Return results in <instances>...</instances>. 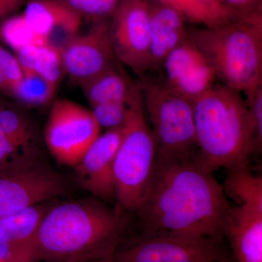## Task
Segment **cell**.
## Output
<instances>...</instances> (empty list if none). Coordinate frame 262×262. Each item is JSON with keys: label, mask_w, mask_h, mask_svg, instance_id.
Wrapping results in <instances>:
<instances>
[{"label": "cell", "mask_w": 262, "mask_h": 262, "mask_svg": "<svg viewBox=\"0 0 262 262\" xmlns=\"http://www.w3.org/2000/svg\"><path fill=\"white\" fill-rule=\"evenodd\" d=\"M213 173L199 152L184 158L157 155L149 187L136 211L142 232L224 238L232 206Z\"/></svg>", "instance_id": "cell-1"}, {"label": "cell", "mask_w": 262, "mask_h": 262, "mask_svg": "<svg viewBox=\"0 0 262 262\" xmlns=\"http://www.w3.org/2000/svg\"><path fill=\"white\" fill-rule=\"evenodd\" d=\"M124 223L117 209L93 198L50 207L38 228L39 261H111L123 241Z\"/></svg>", "instance_id": "cell-2"}, {"label": "cell", "mask_w": 262, "mask_h": 262, "mask_svg": "<svg viewBox=\"0 0 262 262\" xmlns=\"http://www.w3.org/2000/svg\"><path fill=\"white\" fill-rule=\"evenodd\" d=\"M200 158L212 171L248 167L256 152L254 128L241 92L215 83L193 102Z\"/></svg>", "instance_id": "cell-3"}, {"label": "cell", "mask_w": 262, "mask_h": 262, "mask_svg": "<svg viewBox=\"0 0 262 262\" xmlns=\"http://www.w3.org/2000/svg\"><path fill=\"white\" fill-rule=\"evenodd\" d=\"M222 84L241 93L262 84L261 10L212 27L188 30Z\"/></svg>", "instance_id": "cell-4"}, {"label": "cell", "mask_w": 262, "mask_h": 262, "mask_svg": "<svg viewBox=\"0 0 262 262\" xmlns=\"http://www.w3.org/2000/svg\"><path fill=\"white\" fill-rule=\"evenodd\" d=\"M156 155L155 138L146 120L141 93L131 104L115 157V201L120 208L136 212L140 206L152 177Z\"/></svg>", "instance_id": "cell-5"}, {"label": "cell", "mask_w": 262, "mask_h": 262, "mask_svg": "<svg viewBox=\"0 0 262 262\" xmlns=\"http://www.w3.org/2000/svg\"><path fill=\"white\" fill-rule=\"evenodd\" d=\"M137 84L152 125L157 155L184 158L199 152L193 103L169 89L161 78L141 75Z\"/></svg>", "instance_id": "cell-6"}, {"label": "cell", "mask_w": 262, "mask_h": 262, "mask_svg": "<svg viewBox=\"0 0 262 262\" xmlns=\"http://www.w3.org/2000/svg\"><path fill=\"white\" fill-rule=\"evenodd\" d=\"M233 258L225 238L169 232H142L113 261L121 262H215Z\"/></svg>", "instance_id": "cell-7"}, {"label": "cell", "mask_w": 262, "mask_h": 262, "mask_svg": "<svg viewBox=\"0 0 262 262\" xmlns=\"http://www.w3.org/2000/svg\"><path fill=\"white\" fill-rule=\"evenodd\" d=\"M101 127L91 110L70 100H57L44 130L45 141L53 158L74 168L100 135Z\"/></svg>", "instance_id": "cell-8"}, {"label": "cell", "mask_w": 262, "mask_h": 262, "mask_svg": "<svg viewBox=\"0 0 262 262\" xmlns=\"http://www.w3.org/2000/svg\"><path fill=\"white\" fill-rule=\"evenodd\" d=\"M61 174L40 162L0 169V220L68 193Z\"/></svg>", "instance_id": "cell-9"}, {"label": "cell", "mask_w": 262, "mask_h": 262, "mask_svg": "<svg viewBox=\"0 0 262 262\" xmlns=\"http://www.w3.org/2000/svg\"><path fill=\"white\" fill-rule=\"evenodd\" d=\"M108 33L117 61L138 75L149 70L151 5L146 0H120Z\"/></svg>", "instance_id": "cell-10"}, {"label": "cell", "mask_w": 262, "mask_h": 262, "mask_svg": "<svg viewBox=\"0 0 262 262\" xmlns=\"http://www.w3.org/2000/svg\"><path fill=\"white\" fill-rule=\"evenodd\" d=\"M61 52L66 75L80 86L120 63L112 47L108 24L103 20L77 34Z\"/></svg>", "instance_id": "cell-11"}, {"label": "cell", "mask_w": 262, "mask_h": 262, "mask_svg": "<svg viewBox=\"0 0 262 262\" xmlns=\"http://www.w3.org/2000/svg\"><path fill=\"white\" fill-rule=\"evenodd\" d=\"M160 71L164 83L192 103L211 89L217 78L213 67L189 38L170 53Z\"/></svg>", "instance_id": "cell-12"}, {"label": "cell", "mask_w": 262, "mask_h": 262, "mask_svg": "<svg viewBox=\"0 0 262 262\" xmlns=\"http://www.w3.org/2000/svg\"><path fill=\"white\" fill-rule=\"evenodd\" d=\"M124 134V125L100 134L75 168L77 182L105 203L115 201V157Z\"/></svg>", "instance_id": "cell-13"}, {"label": "cell", "mask_w": 262, "mask_h": 262, "mask_svg": "<svg viewBox=\"0 0 262 262\" xmlns=\"http://www.w3.org/2000/svg\"><path fill=\"white\" fill-rule=\"evenodd\" d=\"M23 15L47 44L60 51L78 34L82 18L61 0H30Z\"/></svg>", "instance_id": "cell-14"}, {"label": "cell", "mask_w": 262, "mask_h": 262, "mask_svg": "<svg viewBox=\"0 0 262 262\" xmlns=\"http://www.w3.org/2000/svg\"><path fill=\"white\" fill-rule=\"evenodd\" d=\"M223 236L234 261L262 262V210L231 207Z\"/></svg>", "instance_id": "cell-15"}, {"label": "cell", "mask_w": 262, "mask_h": 262, "mask_svg": "<svg viewBox=\"0 0 262 262\" xmlns=\"http://www.w3.org/2000/svg\"><path fill=\"white\" fill-rule=\"evenodd\" d=\"M184 17L158 3L151 5L149 71H160L172 51L188 38Z\"/></svg>", "instance_id": "cell-16"}, {"label": "cell", "mask_w": 262, "mask_h": 262, "mask_svg": "<svg viewBox=\"0 0 262 262\" xmlns=\"http://www.w3.org/2000/svg\"><path fill=\"white\" fill-rule=\"evenodd\" d=\"M119 63L80 86L91 106L112 102L130 104L141 94L138 84L131 82Z\"/></svg>", "instance_id": "cell-17"}, {"label": "cell", "mask_w": 262, "mask_h": 262, "mask_svg": "<svg viewBox=\"0 0 262 262\" xmlns=\"http://www.w3.org/2000/svg\"><path fill=\"white\" fill-rule=\"evenodd\" d=\"M222 186L226 196L238 206L254 207L262 210V176H256L248 167L228 170Z\"/></svg>", "instance_id": "cell-18"}, {"label": "cell", "mask_w": 262, "mask_h": 262, "mask_svg": "<svg viewBox=\"0 0 262 262\" xmlns=\"http://www.w3.org/2000/svg\"><path fill=\"white\" fill-rule=\"evenodd\" d=\"M177 10L184 19L205 27H215L234 18L217 0H158Z\"/></svg>", "instance_id": "cell-19"}, {"label": "cell", "mask_w": 262, "mask_h": 262, "mask_svg": "<svg viewBox=\"0 0 262 262\" xmlns=\"http://www.w3.org/2000/svg\"><path fill=\"white\" fill-rule=\"evenodd\" d=\"M56 90L35 72L23 71V78L13 96L26 106L37 107L51 102Z\"/></svg>", "instance_id": "cell-20"}, {"label": "cell", "mask_w": 262, "mask_h": 262, "mask_svg": "<svg viewBox=\"0 0 262 262\" xmlns=\"http://www.w3.org/2000/svg\"><path fill=\"white\" fill-rule=\"evenodd\" d=\"M0 127L11 140L23 145H36L35 133L29 119L3 100L0 103Z\"/></svg>", "instance_id": "cell-21"}, {"label": "cell", "mask_w": 262, "mask_h": 262, "mask_svg": "<svg viewBox=\"0 0 262 262\" xmlns=\"http://www.w3.org/2000/svg\"><path fill=\"white\" fill-rule=\"evenodd\" d=\"M0 39L15 52L29 45L47 44L44 37L33 30L23 14L12 15L0 24Z\"/></svg>", "instance_id": "cell-22"}, {"label": "cell", "mask_w": 262, "mask_h": 262, "mask_svg": "<svg viewBox=\"0 0 262 262\" xmlns=\"http://www.w3.org/2000/svg\"><path fill=\"white\" fill-rule=\"evenodd\" d=\"M32 71L58 89L66 75L61 51L48 44L40 45Z\"/></svg>", "instance_id": "cell-23"}, {"label": "cell", "mask_w": 262, "mask_h": 262, "mask_svg": "<svg viewBox=\"0 0 262 262\" xmlns=\"http://www.w3.org/2000/svg\"><path fill=\"white\" fill-rule=\"evenodd\" d=\"M39 162L36 145H23L11 140L0 127V169L28 166Z\"/></svg>", "instance_id": "cell-24"}, {"label": "cell", "mask_w": 262, "mask_h": 262, "mask_svg": "<svg viewBox=\"0 0 262 262\" xmlns=\"http://www.w3.org/2000/svg\"><path fill=\"white\" fill-rule=\"evenodd\" d=\"M132 103L130 104L119 102L100 103L91 106V111L101 128L110 130L125 125Z\"/></svg>", "instance_id": "cell-25"}, {"label": "cell", "mask_w": 262, "mask_h": 262, "mask_svg": "<svg viewBox=\"0 0 262 262\" xmlns=\"http://www.w3.org/2000/svg\"><path fill=\"white\" fill-rule=\"evenodd\" d=\"M71 9L81 16L102 20L104 17L113 15L120 0H61Z\"/></svg>", "instance_id": "cell-26"}, {"label": "cell", "mask_w": 262, "mask_h": 262, "mask_svg": "<svg viewBox=\"0 0 262 262\" xmlns=\"http://www.w3.org/2000/svg\"><path fill=\"white\" fill-rule=\"evenodd\" d=\"M246 102L251 115L254 128L255 142L257 152H261L262 146V84L255 89L245 93Z\"/></svg>", "instance_id": "cell-27"}, {"label": "cell", "mask_w": 262, "mask_h": 262, "mask_svg": "<svg viewBox=\"0 0 262 262\" xmlns=\"http://www.w3.org/2000/svg\"><path fill=\"white\" fill-rule=\"evenodd\" d=\"M0 72L5 75L10 89V96H13L15 89L23 78V71L16 57L0 46Z\"/></svg>", "instance_id": "cell-28"}, {"label": "cell", "mask_w": 262, "mask_h": 262, "mask_svg": "<svg viewBox=\"0 0 262 262\" xmlns=\"http://www.w3.org/2000/svg\"><path fill=\"white\" fill-rule=\"evenodd\" d=\"M220 4L229 13L237 17L259 10L261 0H219Z\"/></svg>", "instance_id": "cell-29"}, {"label": "cell", "mask_w": 262, "mask_h": 262, "mask_svg": "<svg viewBox=\"0 0 262 262\" xmlns=\"http://www.w3.org/2000/svg\"><path fill=\"white\" fill-rule=\"evenodd\" d=\"M8 1L15 2V3H19V4L23 5L24 0H8Z\"/></svg>", "instance_id": "cell-30"}, {"label": "cell", "mask_w": 262, "mask_h": 262, "mask_svg": "<svg viewBox=\"0 0 262 262\" xmlns=\"http://www.w3.org/2000/svg\"><path fill=\"white\" fill-rule=\"evenodd\" d=\"M231 258H227V259L222 260V261H215V262H226L227 261V260L231 259Z\"/></svg>", "instance_id": "cell-31"}, {"label": "cell", "mask_w": 262, "mask_h": 262, "mask_svg": "<svg viewBox=\"0 0 262 262\" xmlns=\"http://www.w3.org/2000/svg\"><path fill=\"white\" fill-rule=\"evenodd\" d=\"M226 262H235L234 261V258H231V259L227 260Z\"/></svg>", "instance_id": "cell-32"}, {"label": "cell", "mask_w": 262, "mask_h": 262, "mask_svg": "<svg viewBox=\"0 0 262 262\" xmlns=\"http://www.w3.org/2000/svg\"><path fill=\"white\" fill-rule=\"evenodd\" d=\"M97 262H121V261H113V260H111V261H97Z\"/></svg>", "instance_id": "cell-33"}, {"label": "cell", "mask_w": 262, "mask_h": 262, "mask_svg": "<svg viewBox=\"0 0 262 262\" xmlns=\"http://www.w3.org/2000/svg\"><path fill=\"white\" fill-rule=\"evenodd\" d=\"M2 101H3V100H2L1 98H0V103H1Z\"/></svg>", "instance_id": "cell-34"}, {"label": "cell", "mask_w": 262, "mask_h": 262, "mask_svg": "<svg viewBox=\"0 0 262 262\" xmlns=\"http://www.w3.org/2000/svg\"><path fill=\"white\" fill-rule=\"evenodd\" d=\"M217 1H218V2H219V3H220V1H219V0H217Z\"/></svg>", "instance_id": "cell-35"}]
</instances>
